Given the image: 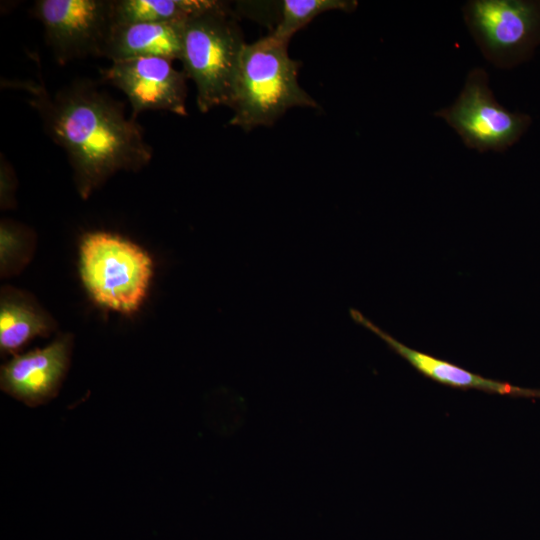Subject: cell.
<instances>
[{"instance_id": "obj_9", "label": "cell", "mask_w": 540, "mask_h": 540, "mask_svg": "<svg viewBox=\"0 0 540 540\" xmlns=\"http://www.w3.org/2000/svg\"><path fill=\"white\" fill-rule=\"evenodd\" d=\"M72 341L58 337L48 346L16 355L1 368V388L35 407L52 399L68 369Z\"/></svg>"}, {"instance_id": "obj_15", "label": "cell", "mask_w": 540, "mask_h": 540, "mask_svg": "<svg viewBox=\"0 0 540 540\" xmlns=\"http://www.w3.org/2000/svg\"><path fill=\"white\" fill-rule=\"evenodd\" d=\"M12 196V173L6 162L1 163V204L10 205V197Z\"/></svg>"}, {"instance_id": "obj_8", "label": "cell", "mask_w": 540, "mask_h": 540, "mask_svg": "<svg viewBox=\"0 0 540 540\" xmlns=\"http://www.w3.org/2000/svg\"><path fill=\"white\" fill-rule=\"evenodd\" d=\"M103 78L128 98L133 118L144 111H169L186 116V75L172 61L139 57L119 61L101 71Z\"/></svg>"}, {"instance_id": "obj_6", "label": "cell", "mask_w": 540, "mask_h": 540, "mask_svg": "<svg viewBox=\"0 0 540 540\" xmlns=\"http://www.w3.org/2000/svg\"><path fill=\"white\" fill-rule=\"evenodd\" d=\"M434 115L452 127L465 146L481 153L508 150L532 123L530 115L511 112L499 104L488 73L480 67L469 71L456 100Z\"/></svg>"}, {"instance_id": "obj_5", "label": "cell", "mask_w": 540, "mask_h": 540, "mask_svg": "<svg viewBox=\"0 0 540 540\" xmlns=\"http://www.w3.org/2000/svg\"><path fill=\"white\" fill-rule=\"evenodd\" d=\"M464 22L483 56L500 69L528 61L540 46V0H471Z\"/></svg>"}, {"instance_id": "obj_4", "label": "cell", "mask_w": 540, "mask_h": 540, "mask_svg": "<svg viewBox=\"0 0 540 540\" xmlns=\"http://www.w3.org/2000/svg\"><path fill=\"white\" fill-rule=\"evenodd\" d=\"M80 274L98 305L131 314L143 303L153 274L150 256L131 241L90 232L80 243Z\"/></svg>"}, {"instance_id": "obj_1", "label": "cell", "mask_w": 540, "mask_h": 540, "mask_svg": "<svg viewBox=\"0 0 540 540\" xmlns=\"http://www.w3.org/2000/svg\"><path fill=\"white\" fill-rule=\"evenodd\" d=\"M30 95L51 139L67 153L81 197L86 199L120 170L147 165L152 149L135 118L91 83L77 82L54 95L34 81L16 83Z\"/></svg>"}, {"instance_id": "obj_11", "label": "cell", "mask_w": 540, "mask_h": 540, "mask_svg": "<svg viewBox=\"0 0 540 540\" xmlns=\"http://www.w3.org/2000/svg\"><path fill=\"white\" fill-rule=\"evenodd\" d=\"M184 23L112 24L102 56L112 62L139 57L180 60Z\"/></svg>"}, {"instance_id": "obj_2", "label": "cell", "mask_w": 540, "mask_h": 540, "mask_svg": "<svg viewBox=\"0 0 540 540\" xmlns=\"http://www.w3.org/2000/svg\"><path fill=\"white\" fill-rule=\"evenodd\" d=\"M287 47L288 43L269 34L245 44L235 81L230 125L248 132L258 126H271L290 108L318 107L299 85L301 62L290 58Z\"/></svg>"}, {"instance_id": "obj_10", "label": "cell", "mask_w": 540, "mask_h": 540, "mask_svg": "<svg viewBox=\"0 0 540 540\" xmlns=\"http://www.w3.org/2000/svg\"><path fill=\"white\" fill-rule=\"evenodd\" d=\"M350 314L357 323L379 336L394 352L409 362L418 372L436 382L461 389H477L500 395L540 399V389L524 388L484 378L455 364L407 347L356 310L352 309Z\"/></svg>"}, {"instance_id": "obj_7", "label": "cell", "mask_w": 540, "mask_h": 540, "mask_svg": "<svg viewBox=\"0 0 540 540\" xmlns=\"http://www.w3.org/2000/svg\"><path fill=\"white\" fill-rule=\"evenodd\" d=\"M34 13L60 64L102 56L113 24L111 0H39Z\"/></svg>"}, {"instance_id": "obj_3", "label": "cell", "mask_w": 540, "mask_h": 540, "mask_svg": "<svg viewBox=\"0 0 540 540\" xmlns=\"http://www.w3.org/2000/svg\"><path fill=\"white\" fill-rule=\"evenodd\" d=\"M245 44L231 11L205 12L185 21L180 61L196 86L201 112L220 105L231 108Z\"/></svg>"}, {"instance_id": "obj_13", "label": "cell", "mask_w": 540, "mask_h": 540, "mask_svg": "<svg viewBox=\"0 0 540 540\" xmlns=\"http://www.w3.org/2000/svg\"><path fill=\"white\" fill-rule=\"evenodd\" d=\"M210 11H231L216 0H113V24L185 22Z\"/></svg>"}, {"instance_id": "obj_14", "label": "cell", "mask_w": 540, "mask_h": 540, "mask_svg": "<svg viewBox=\"0 0 540 540\" xmlns=\"http://www.w3.org/2000/svg\"><path fill=\"white\" fill-rule=\"evenodd\" d=\"M279 17L271 35L278 41L289 43L291 37L315 17L330 10L352 12L358 2L354 0H283L277 1Z\"/></svg>"}, {"instance_id": "obj_12", "label": "cell", "mask_w": 540, "mask_h": 540, "mask_svg": "<svg viewBox=\"0 0 540 540\" xmlns=\"http://www.w3.org/2000/svg\"><path fill=\"white\" fill-rule=\"evenodd\" d=\"M52 319L28 296L5 289L0 302V348L15 353L36 336H47L53 329Z\"/></svg>"}]
</instances>
